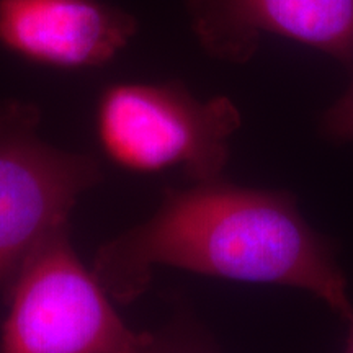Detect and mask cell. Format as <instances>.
Listing matches in <instances>:
<instances>
[{"label":"cell","instance_id":"cell-9","mask_svg":"<svg viewBox=\"0 0 353 353\" xmlns=\"http://www.w3.org/2000/svg\"><path fill=\"white\" fill-rule=\"evenodd\" d=\"M347 322H348V341H347L345 353H353V316Z\"/></svg>","mask_w":353,"mask_h":353},{"label":"cell","instance_id":"cell-5","mask_svg":"<svg viewBox=\"0 0 353 353\" xmlns=\"http://www.w3.org/2000/svg\"><path fill=\"white\" fill-rule=\"evenodd\" d=\"M208 54L245 63L262 33L307 44L353 65V0H187Z\"/></svg>","mask_w":353,"mask_h":353},{"label":"cell","instance_id":"cell-3","mask_svg":"<svg viewBox=\"0 0 353 353\" xmlns=\"http://www.w3.org/2000/svg\"><path fill=\"white\" fill-rule=\"evenodd\" d=\"M241 114L226 97L201 101L179 82H120L101 90L97 139L110 162L134 174L176 169L193 182L221 179Z\"/></svg>","mask_w":353,"mask_h":353},{"label":"cell","instance_id":"cell-4","mask_svg":"<svg viewBox=\"0 0 353 353\" xmlns=\"http://www.w3.org/2000/svg\"><path fill=\"white\" fill-rule=\"evenodd\" d=\"M32 101L0 103V288L44 237L69 224L83 193L103 180L99 159L70 152L39 136Z\"/></svg>","mask_w":353,"mask_h":353},{"label":"cell","instance_id":"cell-2","mask_svg":"<svg viewBox=\"0 0 353 353\" xmlns=\"http://www.w3.org/2000/svg\"><path fill=\"white\" fill-rule=\"evenodd\" d=\"M3 294L0 353H141L152 339L125 324L74 249L69 224L34 247Z\"/></svg>","mask_w":353,"mask_h":353},{"label":"cell","instance_id":"cell-8","mask_svg":"<svg viewBox=\"0 0 353 353\" xmlns=\"http://www.w3.org/2000/svg\"><path fill=\"white\" fill-rule=\"evenodd\" d=\"M322 125L332 138L353 139V79L342 99L327 110Z\"/></svg>","mask_w":353,"mask_h":353},{"label":"cell","instance_id":"cell-1","mask_svg":"<svg viewBox=\"0 0 353 353\" xmlns=\"http://www.w3.org/2000/svg\"><path fill=\"white\" fill-rule=\"evenodd\" d=\"M161 265L303 288L343 319L353 316L345 276L327 241L304 221L286 192L221 179L167 188L151 218L99 247L92 272L114 303L131 304Z\"/></svg>","mask_w":353,"mask_h":353},{"label":"cell","instance_id":"cell-7","mask_svg":"<svg viewBox=\"0 0 353 353\" xmlns=\"http://www.w3.org/2000/svg\"><path fill=\"white\" fill-rule=\"evenodd\" d=\"M141 353H216L195 327L175 322L162 332L152 334L151 342Z\"/></svg>","mask_w":353,"mask_h":353},{"label":"cell","instance_id":"cell-6","mask_svg":"<svg viewBox=\"0 0 353 353\" xmlns=\"http://www.w3.org/2000/svg\"><path fill=\"white\" fill-rule=\"evenodd\" d=\"M136 32L131 13L103 0H0V48L46 68H101Z\"/></svg>","mask_w":353,"mask_h":353}]
</instances>
